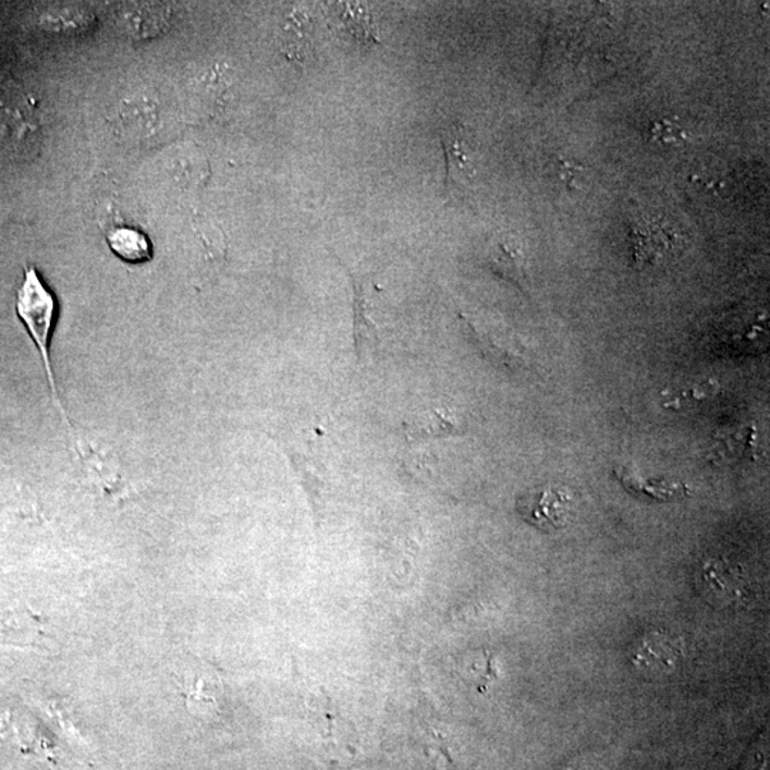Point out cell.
Masks as SVG:
<instances>
[{
	"instance_id": "cell-1",
	"label": "cell",
	"mask_w": 770,
	"mask_h": 770,
	"mask_svg": "<svg viewBox=\"0 0 770 770\" xmlns=\"http://www.w3.org/2000/svg\"><path fill=\"white\" fill-rule=\"evenodd\" d=\"M16 313L25 325L27 333L34 340L44 362L46 377L52 390L54 404L59 408L63 421L68 424V415L60 403L57 381H54L52 362H50V340H52L54 320H57L58 303L53 293L46 288L35 267H26L25 276L16 297Z\"/></svg>"
},
{
	"instance_id": "cell-2",
	"label": "cell",
	"mask_w": 770,
	"mask_h": 770,
	"mask_svg": "<svg viewBox=\"0 0 770 770\" xmlns=\"http://www.w3.org/2000/svg\"><path fill=\"white\" fill-rule=\"evenodd\" d=\"M40 119L34 101L16 86L0 87V149L13 158L38 154Z\"/></svg>"
},
{
	"instance_id": "cell-3",
	"label": "cell",
	"mask_w": 770,
	"mask_h": 770,
	"mask_svg": "<svg viewBox=\"0 0 770 770\" xmlns=\"http://www.w3.org/2000/svg\"><path fill=\"white\" fill-rule=\"evenodd\" d=\"M516 511L539 531L557 533L571 523L574 500L560 487L534 488L516 500Z\"/></svg>"
},
{
	"instance_id": "cell-4",
	"label": "cell",
	"mask_w": 770,
	"mask_h": 770,
	"mask_svg": "<svg viewBox=\"0 0 770 770\" xmlns=\"http://www.w3.org/2000/svg\"><path fill=\"white\" fill-rule=\"evenodd\" d=\"M445 158V195L455 198L465 195L474 180V168L460 123H447L438 129Z\"/></svg>"
},
{
	"instance_id": "cell-5",
	"label": "cell",
	"mask_w": 770,
	"mask_h": 770,
	"mask_svg": "<svg viewBox=\"0 0 770 770\" xmlns=\"http://www.w3.org/2000/svg\"><path fill=\"white\" fill-rule=\"evenodd\" d=\"M117 21L131 38L151 39L168 29L172 9L164 3H122L117 9Z\"/></svg>"
},
{
	"instance_id": "cell-6",
	"label": "cell",
	"mask_w": 770,
	"mask_h": 770,
	"mask_svg": "<svg viewBox=\"0 0 770 770\" xmlns=\"http://www.w3.org/2000/svg\"><path fill=\"white\" fill-rule=\"evenodd\" d=\"M186 707L193 714H209L219 708V682L200 662L188 663L178 677Z\"/></svg>"
},
{
	"instance_id": "cell-7",
	"label": "cell",
	"mask_w": 770,
	"mask_h": 770,
	"mask_svg": "<svg viewBox=\"0 0 770 770\" xmlns=\"http://www.w3.org/2000/svg\"><path fill=\"white\" fill-rule=\"evenodd\" d=\"M353 283V339L358 362L375 356L380 345L378 327L368 315L366 290L356 276L350 273Z\"/></svg>"
},
{
	"instance_id": "cell-8",
	"label": "cell",
	"mask_w": 770,
	"mask_h": 770,
	"mask_svg": "<svg viewBox=\"0 0 770 770\" xmlns=\"http://www.w3.org/2000/svg\"><path fill=\"white\" fill-rule=\"evenodd\" d=\"M463 432L460 419L449 408L428 410L404 424V435L413 442L453 437Z\"/></svg>"
},
{
	"instance_id": "cell-9",
	"label": "cell",
	"mask_w": 770,
	"mask_h": 770,
	"mask_svg": "<svg viewBox=\"0 0 770 770\" xmlns=\"http://www.w3.org/2000/svg\"><path fill=\"white\" fill-rule=\"evenodd\" d=\"M488 267L502 280L510 281L515 288L527 289L528 277L525 257L518 246L509 240H500L488 255Z\"/></svg>"
},
{
	"instance_id": "cell-10",
	"label": "cell",
	"mask_w": 770,
	"mask_h": 770,
	"mask_svg": "<svg viewBox=\"0 0 770 770\" xmlns=\"http://www.w3.org/2000/svg\"><path fill=\"white\" fill-rule=\"evenodd\" d=\"M635 260L638 265H657L672 252L675 240L661 225L636 224L633 232Z\"/></svg>"
},
{
	"instance_id": "cell-11",
	"label": "cell",
	"mask_w": 770,
	"mask_h": 770,
	"mask_svg": "<svg viewBox=\"0 0 770 770\" xmlns=\"http://www.w3.org/2000/svg\"><path fill=\"white\" fill-rule=\"evenodd\" d=\"M109 247L114 255L131 265H142L151 258V244L145 233L132 228H118L108 233Z\"/></svg>"
},
{
	"instance_id": "cell-12",
	"label": "cell",
	"mask_w": 770,
	"mask_h": 770,
	"mask_svg": "<svg viewBox=\"0 0 770 770\" xmlns=\"http://www.w3.org/2000/svg\"><path fill=\"white\" fill-rule=\"evenodd\" d=\"M615 474L620 481L624 484L630 491L636 494L648 496L655 500H672V498L684 497L689 494V488L684 484H667V482H647L636 474L634 469L622 467L615 469Z\"/></svg>"
},
{
	"instance_id": "cell-13",
	"label": "cell",
	"mask_w": 770,
	"mask_h": 770,
	"mask_svg": "<svg viewBox=\"0 0 770 770\" xmlns=\"http://www.w3.org/2000/svg\"><path fill=\"white\" fill-rule=\"evenodd\" d=\"M119 119H122L124 131H129L132 135L145 136L154 129L158 113L149 101L132 100L120 110Z\"/></svg>"
},
{
	"instance_id": "cell-14",
	"label": "cell",
	"mask_w": 770,
	"mask_h": 770,
	"mask_svg": "<svg viewBox=\"0 0 770 770\" xmlns=\"http://www.w3.org/2000/svg\"><path fill=\"white\" fill-rule=\"evenodd\" d=\"M40 26L50 30H80L85 29L91 16L86 11L73 8H49L41 11L38 16Z\"/></svg>"
},
{
	"instance_id": "cell-15",
	"label": "cell",
	"mask_w": 770,
	"mask_h": 770,
	"mask_svg": "<svg viewBox=\"0 0 770 770\" xmlns=\"http://www.w3.org/2000/svg\"><path fill=\"white\" fill-rule=\"evenodd\" d=\"M649 137L658 145L680 146L686 142V132L671 119L657 120L649 131Z\"/></svg>"
},
{
	"instance_id": "cell-16",
	"label": "cell",
	"mask_w": 770,
	"mask_h": 770,
	"mask_svg": "<svg viewBox=\"0 0 770 770\" xmlns=\"http://www.w3.org/2000/svg\"><path fill=\"white\" fill-rule=\"evenodd\" d=\"M714 389H717V382H700L695 389L682 391V393L673 396L671 401L663 405H665V408L677 410L684 407L686 403L698 404L700 401L708 400L714 393Z\"/></svg>"
}]
</instances>
